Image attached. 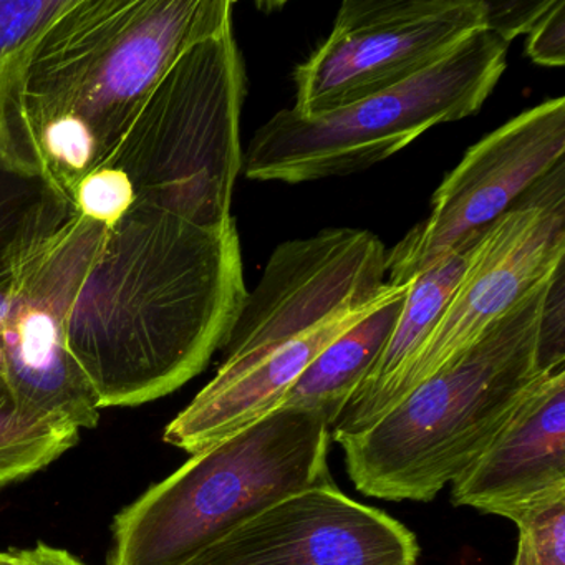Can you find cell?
Wrapping results in <instances>:
<instances>
[{
  "label": "cell",
  "instance_id": "obj_26",
  "mask_svg": "<svg viewBox=\"0 0 565 565\" xmlns=\"http://www.w3.org/2000/svg\"><path fill=\"white\" fill-rule=\"evenodd\" d=\"M0 565H22L15 551L0 552Z\"/></svg>",
  "mask_w": 565,
  "mask_h": 565
},
{
  "label": "cell",
  "instance_id": "obj_24",
  "mask_svg": "<svg viewBox=\"0 0 565 565\" xmlns=\"http://www.w3.org/2000/svg\"><path fill=\"white\" fill-rule=\"evenodd\" d=\"M9 292H11V266L2 246L0 249V335H2V326L8 312Z\"/></svg>",
  "mask_w": 565,
  "mask_h": 565
},
{
  "label": "cell",
  "instance_id": "obj_13",
  "mask_svg": "<svg viewBox=\"0 0 565 565\" xmlns=\"http://www.w3.org/2000/svg\"><path fill=\"white\" fill-rule=\"evenodd\" d=\"M451 501L514 524L565 501V366L525 390L484 451L452 482Z\"/></svg>",
  "mask_w": 565,
  "mask_h": 565
},
{
  "label": "cell",
  "instance_id": "obj_25",
  "mask_svg": "<svg viewBox=\"0 0 565 565\" xmlns=\"http://www.w3.org/2000/svg\"><path fill=\"white\" fill-rule=\"evenodd\" d=\"M512 565H547L539 561L537 557L531 554L524 545L518 542V552H515L514 564Z\"/></svg>",
  "mask_w": 565,
  "mask_h": 565
},
{
  "label": "cell",
  "instance_id": "obj_11",
  "mask_svg": "<svg viewBox=\"0 0 565 565\" xmlns=\"http://www.w3.org/2000/svg\"><path fill=\"white\" fill-rule=\"evenodd\" d=\"M562 160L564 97L522 111L482 138L439 184L429 216L386 253L388 282H412L452 249L472 246L489 224Z\"/></svg>",
  "mask_w": 565,
  "mask_h": 565
},
{
  "label": "cell",
  "instance_id": "obj_20",
  "mask_svg": "<svg viewBox=\"0 0 565 565\" xmlns=\"http://www.w3.org/2000/svg\"><path fill=\"white\" fill-rule=\"evenodd\" d=\"M555 0H484L486 31L498 35L504 44L522 34H529L539 21L551 11Z\"/></svg>",
  "mask_w": 565,
  "mask_h": 565
},
{
  "label": "cell",
  "instance_id": "obj_12",
  "mask_svg": "<svg viewBox=\"0 0 565 565\" xmlns=\"http://www.w3.org/2000/svg\"><path fill=\"white\" fill-rule=\"evenodd\" d=\"M418 557L406 525L332 482L269 505L188 565H416Z\"/></svg>",
  "mask_w": 565,
  "mask_h": 565
},
{
  "label": "cell",
  "instance_id": "obj_16",
  "mask_svg": "<svg viewBox=\"0 0 565 565\" xmlns=\"http://www.w3.org/2000/svg\"><path fill=\"white\" fill-rule=\"evenodd\" d=\"M81 431L29 415L15 402L0 366V489L24 481L74 448Z\"/></svg>",
  "mask_w": 565,
  "mask_h": 565
},
{
  "label": "cell",
  "instance_id": "obj_8",
  "mask_svg": "<svg viewBox=\"0 0 565 565\" xmlns=\"http://www.w3.org/2000/svg\"><path fill=\"white\" fill-rule=\"evenodd\" d=\"M105 226L47 196L15 221L4 244L11 292L0 366L22 409L62 428H95L100 406L68 349L72 300Z\"/></svg>",
  "mask_w": 565,
  "mask_h": 565
},
{
  "label": "cell",
  "instance_id": "obj_10",
  "mask_svg": "<svg viewBox=\"0 0 565 565\" xmlns=\"http://www.w3.org/2000/svg\"><path fill=\"white\" fill-rule=\"evenodd\" d=\"M486 29L484 0H345L327 41L294 71L302 117L415 77Z\"/></svg>",
  "mask_w": 565,
  "mask_h": 565
},
{
  "label": "cell",
  "instance_id": "obj_21",
  "mask_svg": "<svg viewBox=\"0 0 565 565\" xmlns=\"http://www.w3.org/2000/svg\"><path fill=\"white\" fill-rule=\"evenodd\" d=\"M61 4L62 0H0V58L51 18Z\"/></svg>",
  "mask_w": 565,
  "mask_h": 565
},
{
  "label": "cell",
  "instance_id": "obj_18",
  "mask_svg": "<svg viewBox=\"0 0 565 565\" xmlns=\"http://www.w3.org/2000/svg\"><path fill=\"white\" fill-rule=\"evenodd\" d=\"M519 544L547 565H565V501L537 509L518 522Z\"/></svg>",
  "mask_w": 565,
  "mask_h": 565
},
{
  "label": "cell",
  "instance_id": "obj_2",
  "mask_svg": "<svg viewBox=\"0 0 565 565\" xmlns=\"http://www.w3.org/2000/svg\"><path fill=\"white\" fill-rule=\"evenodd\" d=\"M247 297L236 220L201 226L134 207L105 227L67 342L102 408L163 398L200 375Z\"/></svg>",
  "mask_w": 565,
  "mask_h": 565
},
{
  "label": "cell",
  "instance_id": "obj_9",
  "mask_svg": "<svg viewBox=\"0 0 565 565\" xmlns=\"http://www.w3.org/2000/svg\"><path fill=\"white\" fill-rule=\"evenodd\" d=\"M564 259L562 160L476 241L451 299L418 352L390 386L379 419L415 386L468 352L501 317L551 279Z\"/></svg>",
  "mask_w": 565,
  "mask_h": 565
},
{
  "label": "cell",
  "instance_id": "obj_6",
  "mask_svg": "<svg viewBox=\"0 0 565 565\" xmlns=\"http://www.w3.org/2000/svg\"><path fill=\"white\" fill-rule=\"evenodd\" d=\"M246 67L234 24L184 47L145 95L102 167L130 180L137 206L201 226L233 221L243 170L239 124Z\"/></svg>",
  "mask_w": 565,
  "mask_h": 565
},
{
  "label": "cell",
  "instance_id": "obj_15",
  "mask_svg": "<svg viewBox=\"0 0 565 565\" xmlns=\"http://www.w3.org/2000/svg\"><path fill=\"white\" fill-rule=\"evenodd\" d=\"M409 282L393 286L385 299L352 329L333 340L290 386L279 408L322 415L332 428L356 386L382 353L408 294Z\"/></svg>",
  "mask_w": 565,
  "mask_h": 565
},
{
  "label": "cell",
  "instance_id": "obj_3",
  "mask_svg": "<svg viewBox=\"0 0 565 565\" xmlns=\"http://www.w3.org/2000/svg\"><path fill=\"white\" fill-rule=\"evenodd\" d=\"M386 253L375 234L352 227L277 246L216 375L167 426L164 443L196 455L279 408L320 352L385 299Z\"/></svg>",
  "mask_w": 565,
  "mask_h": 565
},
{
  "label": "cell",
  "instance_id": "obj_14",
  "mask_svg": "<svg viewBox=\"0 0 565 565\" xmlns=\"http://www.w3.org/2000/svg\"><path fill=\"white\" fill-rule=\"evenodd\" d=\"M472 246L452 249L428 269L413 277L402 313L382 353L330 428L333 441L343 436L356 435L379 419L380 408L390 386L418 352L451 299L468 267Z\"/></svg>",
  "mask_w": 565,
  "mask_h": 565
},
{
  "label": "cell",
  "instance_id": "obj_22",
  "mask_svg": "<svg viewBox=\"0 0 565 565\" xmlns=\"http://www.w3.org/2000/svg\"><path fill=\"white\" fill-rule=\"evenodd\" d=\"M525 54L544 67H564L565 64V2L555 0L551 11L529 32Z\"/></svg>",
  "mask_w": 565,
  "mask_h": 565
},
{
  "label": "cell",
  "instance_id": "obj_23",
  "mask_svg": "<svg viewBox=\"0 0 565 565\" xmlns=\"http://www.w3.org/2000/svg\"><path fill=\"white\" fill-rule=\"evenodd\" d=\"M22 565H87L64 548L39 542L35 547L15 551Z\"/></svg>",
  "mask_w": 565,
  "mask_h": 565
},
{
  "label": "cell",
  "instance_id": "obj_5",
  "mask_svg": "<svg viewBox=\"0 0 565 565\" xmlns=\"http://www.w3.org/2000/svg\"><path fill=\"white\" fill-rule=\"evenodd\" d=\"M322 415L277 408L193 455L118 512L107 565H188L269 505L332 484Z\"/></svg>",
  "mask_w": 565,
  "mask_h": 565
},
{
  "label": "cell",
  "instance_id": "obj_7",
  "mask_svg": "<svg viewBox=\"0 0 565 565\" xmlns=\"http://www.w3.org/2000/svg\"><path fill=\"white\" fill-rule=\"evenodd\" d=\"M508 65V44L475 32L426 71L319 117L280 110L254 134L246 178L297 184L372 168L439 124L481 110Z\"/></svg>",
  "mask_w": 565,
  "mask_h": 565
},
{
  "label": "cell",
  "instance_id": "obj_1",
  "mask_svg": "<svg viewBox=\"0 0 565 565\" xmlns=\"http://www.w3.org/2000/svg\"><path fill=\"white\" fill-rule=\"evenodd\" d=\"M230 0H62L0 58V168L72 206L188 45L233 24Z\"/></svg>",
  "mask_w": 565,
  "mask_h": 565
},
{
  "label": "cell",
  "instance_id": "obj_19",
  "mask_svg": "<svg viewBox=\"0 0 565 565\" xmlns=\"http://www.w3.org/2000/svg\"><path fill=\"white\" fill-rule=\"evenodd\" d=\"M537 362L542 373L555 372L565 365V274L555 270L539 323Z\"/></svg>",
  "mask_w": 565,
  "mask_h": 565
},
{
  "label": "cell",
  "instance_id": "obj_17",
  "mask_svg": "<svg viewBox=\"0 0 565 565\" xmlns=\"http://www.w3.org/2000/svg\"><path fill=\"white\" fill-rule=\"evenodd\" d=\"M137 206V193L130 180L114 167L90 171L77 184L72 210L94 223L110 227Z\"/></svg>",
  "mask_w": 565,
  "mask_h": 565
},
{
  "label": "cell",
  "instance_id": "obj_4",
  "mask_svg": "<svg viewBox=\"0 0 565 565\" xmlns=\"http://www.w3.org/2000/svg\"><path fill=\"white\" fill-rule=\"evenodd\" d=\"M552 277L379 422L335 439L349 478L362 494L433 501L478 459L542 375L539 323Z\"/></svg>",
  "mask_w": 565,
  "mask_h": 565
}]
</instances>
